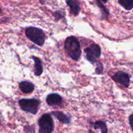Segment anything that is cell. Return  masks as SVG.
I'll list each match as a JSON object with an SVG mask.
<instances>
[{
	"mask_svg": "<svg viewBox=\"0 0 133 133\" xmlns=\"http://www.w3.org/2000/svg\"><path fill=\"white\" fill-rule=\"evenodd\" d=\"M31 59L33 60L34 61V68H35V74L37 76H40L42 75L43 72V64H42V61L40 59L36 57H31Z\"/></svg>",
	"mask_w": 133,
	"mask_h": 133,
	"instance_id": "8fae6325",
	"label": "cell"
},
{
	"mask_svg": "<svg viewBox=\"0 0 133 133\" xmlns=\"http://www.w3.org/2000/svg\"><path fill=\"white\" fill-rule=\"evenodd\" d=\"M53 16H54L56 21H58L59 19H61L62 18L65 19V13L63 10H57V11L54 12V13H53Z\"/></svg>",
	"mask_w": 133,
	"mask_h": 133,
	"instance_id": "9a60e30c",
	"label": "cell"
},
{
	"mask_svg": "<svg viewBox=\"0 0 133 133\" xmlns=\"http://www.w3.org/2000/svg\"><path fill=\"white\" fill-rule=\"evenodd\" d=\"M26 36L29 40L39 46L42 47L46 40V35L40 29L35 27H29L25 30Z\"/></svg>",
	"mask_w": 133,
	"mask_h": 133,
	"instance_id": "7a4b0ae2",
	"label": "cell"
},
{
	"mask_svg": "<svg viewBox=\"0 0 133 133\" xmlns=\"http://www.w3.org/2000/svg\"><path fill=\"white\" fill-rule=\"evenodd\" d=\"M129 125H130V129H131L132 131L133 132V114H130V116L129 117Z\"/></svg>",
	"mask_w": 133,
	"mask_h": 133,
	"instance_id": "ac0fdd59",
	"label": "cell"
},
{
	"mask_svg": "<svg viewBox=\"0 0 133 133\" xmlns=\"http://www.w3.org/2000/svg\"><path fill=\"white\" fill-rule=\"evenodd\" d=\"M62 97L56 93L48 95L46 98L47 104L50 106H60L62 103Z\"/></svg>",
	"mask_w": 133,
	"mask_h": 133,
	"instance_id": "52a82bcc",
	"label": "cell"
},
{
	"mask_svg": "<svg viewBox=\"0 0 133 133\" xmlns=\"http://www.w3.org/2000/svg\"><path fill=\"white\" fill-rule=\"evenodd\" d=\"M112 78L114 81L121 84L125 88H128L130 85V77L127 73L118 71L112 77Z\"/></svg>",
	"mask_w": 133,
	"mask_h": 133,
	"instance_id": "8992f818",
	"label": "cell"
},
{
	"mask_svg": "<svg viewBox=\"0 0 133 133\" xmlns=\"http://www.w3.org/2000/svg\"><path fill=\"white\" fill-rule=\"evenodd\" d=\"M1 12H2V10H1V6H0V14H1Z\"/></svg>",
	"mask_w": 133,
	"mask_h": 133,
	"instance_id": "ffe728a7",
	"label": "cell"
},
{
	"mask_svg": "<svg viewBox=\"0 0 133 133\" xmlns=\"http://www.w3.org/2000/svg\"><path fill=\"white\" fill-rule=\"evenodd\" d=\"M118 3L126 10L133 9V0H118Z\"/></svg>",
	"mask_w": 133,
	"mask_h": 133,
	"instance_id": "5bb4252c",
	"label": "cell"
},
{
	"mask_svg": "<svg viewBox=\"0 0 133 133\" xmlns=\"http://www.w3.org/2000/svg\"><path fill=\"white\" fill-rule=\"evenodd\" d=\"M89 133H94V132H92V131H89Z\"/></svg>",
	"mask_w": 133,
	"mask_h": 133,
	"instance_id": "44dd1931",
	"label": "cell"
},
{
	"mask_svg": "<svg viewBox=\"0 0 133 133\" xmlns=\"http://www.w3.org/2000/svg\"><path fill=\"white\" fill-rule=\"evenodd\" d=\"M99 1H100L102 3H106L108 2V0H99Z\"/></svg>",
	"mask_w": 133,
	"mask_h": 133,
	"instance_id": "d6986e66",
	"label": "cell"
},
{
	"mask_svg": "<svg viewBox=\"0 0 133 133\" xmlns=\"http://www.w3.org/2000/svg\"><path fill=\"white\" fill-rule=\"evenodd\" d=\"M65 50L67 55L74 61H78L82 54L80 44L76 37L69 36L65 41Z\"/></svg>",
	"mask_w": 133,
	"mask_h": 133,
	"instance_id": "6da1fadb",
	"label": "cell"
},
{
	"mask_svg": "<svg viewBox=\"0 0 133 133\" xmlns=\"http://www.w3.org/2000/svg\"><path fill=\"white\" fill-rule=\"evenodd\" d=\"M51 114L63 124H69L70 123V121H71L70 116H69L67 114H64L62 112L53 111L51 113Z\"/></svg>",
	"mask_w": 133,
	"mask_h": 133,
	"instance_id": "9c48e42d",
	"label": "cell"
},
{
	"mask_svg": "<svg viewBox=\"0 0 133 133\" xmlns=\"http://www.w3.org/2000/svg\"><path fill=\"white\" fill-rule=\"evenodd\" d=\"M39 133H52L53 131V121L50 114H44L39 119Z\"/></svg>",
	"mask_w": 133,
	"mask_h": 133,
	"instance_id": "277c9868",
	"label": "cell"
},
{
	"mask_svg": "<svg viewBox=\"0 0 133 133\" xmlns=\"http://www.w3.org/2000/svg\"><path fill=\"white\" fill-rule=\"evenodd\" d=\"M66 5L70 9V14L74 16H78L80 11V6L78 0H65Z\"/></svg>",
	"mask_w": 133,
	"mask_h": 133,
	"instance_id": "ba28073f",
	"label": "cell"
},
{
	"mask_svg": "<svg viewBox=\"0 0 133 133\" xmlns=\"http://www.w3.org/2000/svg\"><path fill=\"white\" fill-rule=\"evenodd\" d=\"M0 126H1V119H0Z\"/></svg>",
	"mask_w": 133,
	"mask_h": 133,
	"instance_id": "7402d4cb",
	"label": "cell"
},
{
	"mask_svg": "<svg viewBox=\"0 0 133 133\" xmlns=\"http://www.w3.org/2000/svg\"><path fill=\"white\" fill-rule=\"evenodd\" d=\"M86 54V58L91 63L94 64L96 62V60L100 58L101 55V49L98 44H93L90 46L84 49Z\"/></svg>",
	"mask_w": 133,
	"mask_h": 133,
	"instance_id": "5b68a950",
	"label": "cell"
},
{
	"mask_svg": "<svg viewBox=\"0 0 133 133\" xmlns=\"http://www.w3.org/2000/svg\"><path fill=\"white\" fill-rule=\"evenodd\" d=\"M26 133H35V128L33 126H27L24 128Z\"/></svg>",
	"mask_w": 133,
	"mask_h": 133,
	"instance_id": "e0dca14e",
	"label": "cell"
},
{
	"mask_svg": "<svg viewBox=\"0 0 133 133\" xmlns=\"http://www.w3.org/2000/svg\"><path fill=\"white\" fill-rule=\"evenodd\" d=\"M91 124L95 129H100L101 131V133H108V129L105 122L102 121H98L95 123H91Z\"/></svg>",
	"mask_w": 133,
	"mask_h": 133,
	"instance_id": "4fadbf2b",
	"label": "cell"
},
{
	"mask_svg": "<svg viewBox=\"0 0 133 133\" xmlns=\"http://www.w3.org/2000/svg\"><path fill=\"white\" fill-rule=\"evenodd\" d=\"M95 3L96 6L100 9V12H101V19H106L109 16V10L107 9V8L104 6V4L99 0H95Z\"/></svg>",
	"mask_w": 133,
	"mask_h": 133,
	"instance_id": "7c38bea8",
	"label": "cell"
},
{
	"mask_svg": "<svg viewBox=\"0 0 133 133\" xmlns=\"http://www.w3.org/2000/svg\"><path fill=\"white\" fill-rule=\"evenodd\" d=\"M103 69H104V68H103L102 64L100 62H98L97 64H96V69H95V73H96V74L100 75V74H102Z\"/></svg>",
	"mask_w": 133,
	"mask_h": 133,
	"instance_id": "2e32d148",
	"label": "cell"
},
{
	"mask_svg": "<svg viewBox=\"0 0 133 133\" xmlns=\"http://www.w3.org/2000/svg\"><path fill=\"white\" fill-rule=\"evenodd\" d=\"M18 86L20 90L24 94H30L33 92L35 90V85L31 82L26 81L20 82Z\"/></svg>",
	"mask_w": 133,
	"mask_h": 133,
	"instance_id": "30bf717a",
	"label": "cell"
},
{
	"mask_svg": "<svg viewBox=\"0 0 133 133\" xmlns=\"http://www.w3.org/2000/svg\"><path fill=\"white\" fill-rule=\"evenodd\" d=\"M41 101L37 99H21L18 104L22 110L35 115L39 110Z\"/></svg>",
	"mask_w": 133,
	"mask_h": 133,
	"instance_id": "3957f363",
	"label": "cell"
}]
</instances>
